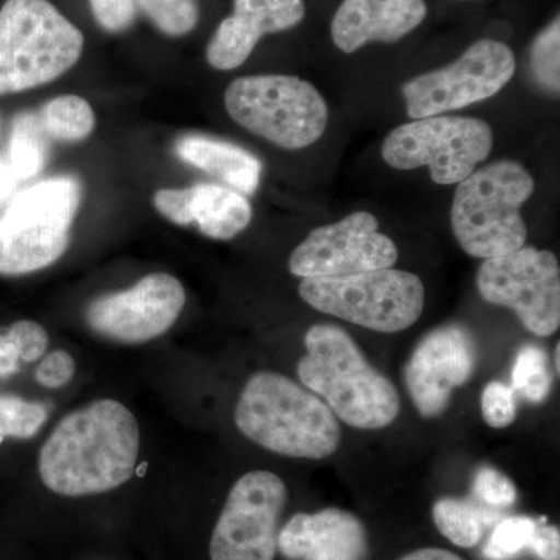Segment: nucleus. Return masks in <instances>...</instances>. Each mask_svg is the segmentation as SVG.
Wrapping results in <instances>:
<instances>
[{"label":"nucleus","mask_w":560,"mask_h":560,"mask_svg":"<svg viewBox=\"0 0 560 560\" xmlns=\"http://www.w3.org/2000/svg\"><path fill=\"white\" fill-rule=\"evenodd\" d=\"M139 423L120 401H92L58 423L39 453V477L51 492L94 495L130 480L138 464Z\"/></svg>","instance_id":"1"},{"label":"nucleus","mask_w":560,"mask_h":560,"mask_svg":"<svg viewBox=\"0 0 560 560\" xmlns=\"http://www.w3.org/2000/svg\"><path fill=\"white\" fill-rule=\"evenodd\" d=\"M298 364L302 385L324 397L337 419L360 430L385 429L400 412V396L375 370L348 331L316 324L304 338Z\"/></svg>","instance_id":"2"},{"label":"nucleus","mask_w":560,"mask_h":560,"mask_svg":"<svg viewBox=\"0 0 560 560\" xmlns=\"http://www.w3.org/2000/svg\"><path fill=\"white\" fill-rule=\"evenodd\" d=\"M235 423L248 440L290 458H327L341 444L340 423L327 404L276 372L249 378L235 407Z\"/></svg>","instance_id":"3"},{"label":"nucleus","mask_w":560,"mask_h":560,"mask_svg":"<svg viewBox=\"0 0 560 560\" xmlns=\"http://www.w3.org/2000/svg\"><path fill=\"white\" fill-rule=\"evenodd\" d=\"M534 178L517 161H497L460 180L453 195V235L464 253L493 259L525 246L522 206L533 197Z\"/></svg>","instance_id":"4"},{"label":"nucleus","mask_w":560,"mask_h":560,"mask_svg":"<svg viewBox=\"0 0 560 560\" xmlns=\"http://www.w3.org/2000/svg\"><path fill=\"white\" fill-rule=\"evenodd\" d=\"M83 47V33L49 0H7L0 9V97L60 79Z\"/></svg>","instance_id":"5"},{"label":"nucleus","mask_w":560,"mask_h":560,"mask_svg":"<svg viewBox=\"0 0 560 560\" xmlns=\"http://www.w3.org/2000/svg\"><path fill=\"white\" fill-rule=\"evenodd\" d=\"M80 201V183L72 176L43 180L18 195L0 215V275H31L60 259Z\"/></svg>","instance_id":"6"},{"label":"nucleus","mask_w":560,"mask_h":560,"mask_svg":"<svg viewBox=\"0 0 560 560\" xmlns=\"http://www.w3.org/2000/svg\"><path fill=\"white\" fill-rule=\"evenodd\" d=\"M231 119L280 149L302 150L318 142L329 124L319 91L293 75H250L224 92Z\"/></svg>","instance_id":"7"},{"label":"nucleus","mask_w":560,"mask_h":560,"mask_svg":"<svg viewBox=\"0 0 560 560\" xmlns=\"http://www.w3.org/2000/svg\"><path fill=\"white\" fill-rule=\"evenodd\" d=\"M300 294L315 311L383 334L408 329L425 305L419 276L394 268L302 279Z\"/></svg>","instance_id":"8"},{"label":"nucleus","mask_w":560,"mask_h":560,"mask_svg":"<svg viewBox=\"0 0 560 560\" xmlns=\"http://www.w3.org/2000/svg\"><path fill=\"white\" fill-rule=\"evenodd\" d=\"M492 149L493 131L488 121L441 114L390 131L382 156L397 171L429 167L434 183L452 186L477 171Z\"/></svg>","instance_id":"9"},{"label":"nucleus","mask_w":560,"mask_h":560,"mask_svg":"<svg viewBox=\"0 0 560 560\" xmlns=\"http://www.w3.org/2000/svg\"><path fill=\"white\" fill-rule=\"evenodd\" d=\"M482 300L511 308L537 337H550L560 326V268L551 250L534 246L482 261L477 275Z\"/></svg>","instance_id":"10"},{"label":"nucleus","mask_w":560,"mask_h":560,"mask_svg":"<svg viewBox=\"0 0 560 560\" xmlns=\"http://www.w3.org/2000/svg\"><path fill=\"white\" fill-rule=\"evenodd\" d=\"M515 68L517 61L510 46L500 40H477L452 65L422 73L401 86L408 117L425 119L488 101L510 83Z\"/></svg>","instance_id":"11"},{"label":"nucleus","mask_w":560,"mask_h":560,"mask_svg":"<svg viewBox=\"0 0 560 560\" xmlns=\"http://www.w3.org/2000/svg\"><path fill=\"white\" fill-rule=\"evenodd\" d=\"M289 500L285 482L267 470L232 486L210 539L212 560H275L279 523Z\"/></svg>","instance_id":"12"},{"label":"nucleus","mask_w":560,"mask_h":560,"mask_svg":"<svg viewBox=\"0 0 560 560\" xmlns=\"http://www.w3.org/2000/svg\"><path fill=\"white\" fill-rule=\"evenodd\" d=\"M397 257L396 243L378 232V220L359 210L313 230L291 253L289 268L302 279L337 278L393 268Z\"/></svg>","instance_id":"13"},{"label":"nucleus","mask_w":560,"mask_h":560,"mask_svg":"<svg viewBox=\"0 0 560 560\" xmlns=\"http://www.w3.org/2000/svg\"><path fill=\"white\" fill-rule=\"evenodd\" d=\"M186 305L178 279L154 272L135 287L103 294L88 305L86 323L95 334L121 345H140L165 334Z\"/></svg>","instance_id":"14"},{"label":"nucleus","mask_w":560,"mask_h":560,"mask_svg":"<svg viewBox=\"0 0 560 560\" xmlns=\"http://www.w3.org/2000/svg\"><path fill=\"white\" fill-rule=\"evenodd\" d=\"M477 359V345L466 327L451 324L425 335L404 374L419 415L436 418L447 410L453 389L470 381Z\"/></svg>","instance_id":"15"},{"label":"nucleus","mask_w":560,"mask_h":560,"mask_svg":"<svg viewBox=\"0 0 560 560\" xmlns=\"http://www.w3.org/2000/svg\"><path fill=\"white\" fill-rule=\"evenodd\" d=\"M304 18V0H234V13L213 33L206 58L217 70L241 68L265 35L290 31Z\"/></svg>","instance_id":"16"},{"label":"nucleus","mask_w":560,"mask_h":560,"mask_svg":"<svg viewBox=\"0 0 560 560\" xmlns=\"http://www.w3.org/2000/svg\"><path fill=\"white\" fill-rule=\"evenodd\" d=\"M154 208L178 226H195L213 241H232L249 226L253 208L241 191L217 184H197L186 189H161Z\"/></svg>","instance_id":"17"},{"label":"nucleus","mask_w":560,"mask_h":560,"mask_svg":"<svg viewBox=\"0 0 560 560\" xmlns=\"http://www.w3.org/2000/svg\"><path fill=\"white\" fill-rule=\"evenodd\" d=\"M278 551L291 560H366L370 544L357 515L327 508L293 515L279 530Z\"/></svg>","instance_id":"18"},{"label":"nucleus","mask_w":560,"mask_h":560,"mask_svg":"<svg viewBox=\"0 0 560 560\" xmlns=\"http://www.w3.org/2000/svg\"><path fill=\"white\" fill-rule=\"evenodd\" d=\"M425 0H345L331 20L335 46L353 54L370 43H396L427 18Z\"/></svg>","instance_id":"19"},{"label":"nucleus","mask_w":560,"mask_h":560,"mask_svg":"<svg viewBox=\"0 0 560 560\" xmlns=\"http://www.w3.org/2000/svg\"><path fill=\"white\" fill-rule=\"evenodd\" d=\"M175 151L186 164L219 176L242 195H253L259 187L260 161L241 147L206 136H186L176 142Z\"/></svg>","instance_id":"20"},{"label":"nucleus","mask_w":560,"mask_h":560,"mask_svg":"<svg viewBox=\"0 0 560 560\" xmlns=\"http://www.w3.org/2000/svg\"><path fill=\"white\" fill-rule=\"evenodd\" d=\"M433 521L442 536L460 548H474L482 534L500 521V512L469 500L441 499L433 506Z\"/></svg>","instance_id":"21"},{"label":"nucleus","mask_w":560,"mask_h":560,"mask_svg":"<svg viewBox=\"0 0 560 560\" xmlns=\"http://www.w3.org/2000/svg\"><path fill=\"white\" fill-rule=\"evenodd\" d=\"M39 121L50 139L58 142H80L94 131L95 114L83 97L61 95L44 105Z\"/></svg>","instance_id":"22"},{"label":"nucleus","mask_w":560,"mask_h":560,"mask_svg":"<svg viewBox=\"0 0 560 560\" xmlns=\"http://www.w3.org/2000/svg\"><path fill=\"white\" fill-rule=\"evenodd\" d=\"M46 132L38 117L21 114L16 117L10 140V167L18 179H31L47 162Z\"/></svg>","instance_id":"23"},{"label":"nucleus","mask_w":560,"mask_h":560,"mask_svg":"<svg viewBox=\"0 0 560 560\" xmlns=\"http://www.w3.org/2000/svg\"><path fill=\"white\" fill-rule=\"evenodd\" d=\"M512 386L533 404L547 400L552 386L548 355L537 346H523L512 368Z\"/></svg>","instance_id":"24"},{"label":"nucleus","mask_w":560,"mask_h":560,"mask_svg":"<svg viewBox=\"0 0 560 560\" xmlns=\"http://www.w3.org/2000/svg\"><path fill=\"white\" fill-rule=\"evenodd\" d=\"M47 410L38 401H27L13 394H0V442L7 438L31 440L46 423Z\"/></svg>","instance_id":"25"},{"label":"nucleus","mask_w":560,"mask_h":560,"mask_svg":"<svg viewBox=\"0 0 560 560\" xmlns=\"http://www.w3.org/2000/svg\"><path fill=\"white\" fill-rule=\"evenodd\" d=\"M140 10L164 35H187L200 21L197 0H135Z\"/></svg>","instance_id":"26"},{"label":"nucleus","mask_w":560,"mask_h":560,"mask_svg":"<svg viewBox=\"0 0 560 560\" xmlns=\"http://www.w3.org/2000/svg\"><path fill=\"white\" fill-rule=\"evenodd\" d=\"M534 518L512 515L497 523L492 536L486 544L482 555L489 560H512L521 552L529 550L530 540L537 529Z\"/></svg>","instance_id":"27"},{"label":"nucleus","mask_w":560,"mask_h":560,"mask_svg":"<svg viewBox=\"0 0 560 560\" xmlns=\"http://www.w3.org/2000/svg\"><path fill=\"white\" fill-rule=\"evenodd\" d=\"M530 68L541 88L559 94L560 91V22L559 18L534 40Z\"/></svg>","instance_id":"28"},{"label":"nucleus","mask_w":560,"mask_h":560,"mask_svg":"<svg viewBox=\"0 0 560 560\" xmlns=\"http://www.w3.org/2000/svg\"><path fill=\"white\" fill-rule=\"evenodd\" d=\"M481 412L492 429H506L517 418L514 389L501 382H490L481 394Z\"/></svg>","instance_id":"29"},{"label":"nucleus","mask_w":560,"mask_h":560,"mask_svg":"<svg viewBox=\"0 0 560 560\" xmlns=\"http://www.w3.org/2000/svg\"><path fill=\"white\" fill-rule=\"evenodd\" d=\"M474 492L482 503L493 508L512 506L517 500V489H515L514 482L493 467H481L477 471Z\"/></svg>","instance_id":"30"},{"label":"nucleus","mask_w":560,"mask_h":560,"mask_svg":"<svg viewBox=\"0 0 560 560\" xmlns=\"http://www.w3.org/2000/svg\"><path fill=\"white\" fill-rule=\"evenodd\" d=\"M5 334L13 342L18 357L24 363H33V361L39 360L46 353L47 346H49V335L35 320H18Z\"/></svg>","instance_id":"31"},{"label":"nucleus","mask_w":560,"mask_h":560,"mask_svg":"<svg viewBox=\"0 0 560 560\" xmlns=\"http://www.w3.org/2000/svg\"><path fill=\"white\" fill-rule=\"evenodd\" d=\"M95 21L109 33L130 28L136 20L135 0H90Z\"/></svg>","instance_id":"32"},{"label":"nucleus","mask_w":560,"mask_h":560,"mask_svg":"<svg viewBox=\"0 0 560 560\" xmlns=\"http://www.w3.org/2000/svg\"><path fill=\"white\" fill-rule=\"evenodd\" d=\"M75 375V361L66 350L49 353L36 371V382L46 388L57 389L68 385Z\"/></svg>","instance_id":"33"},{"label":"nucleus","mask_w":560,"mask_h":560,"mask_svg":"<svg viewBox=\"0 0 560 560\" xmlns=\"http://www.w3.org/2000/svg\"><path fill=\"white\" fill-rule=\"evenodd\" d=\"M529 550L540 560H560V530L558 526L537 525Z\"/></svg>","instance_id":"34"},{"label":"nucleus","mask_w":560,"mask_h":560,"mask_svg":"<svg viewBox=\"0 0 560 560\" xmlns=\"http://www.w3.org/2000/svg\"><path fill=\"white\" fill-rule=\"evenodd\" d=\"M20 357L7 334H0V378L11 377L20 371Z\"/></svg>","instance_id":"35"},{"label":"nucleus","mask_w":560,"mask_h":560,"mask_svg":"<svg viewBox=\"0 0 560 560\" xmlns=\"http://www.w3.org/2000/svg\"><path fill=\"white\" fill-rule=\"evenodd\" d=\"M400 560H464L455 552L442 550V548H422L416 550L410 555L405 556Z\"/></svg>","instance_id":"36"},{"label":"nucleus","mask_w":560,"mask_h":560,"mask_svg":"<svg viewBox=\"0 0 560 560\" xmlns=\"http://www.w3.org/2000/svg\"><path fill=\"white\" fill-rule=\"evenodd\" d=\"M16 179V175L11 171L10 165L0 162V201L5 200L11 191H13Z\"/></svg>","instance_id":"37"},{"label":"nucleus","mask_w":560,"mask_h":560,"mask_svg":"<svg viewBox=\"0 0 560 560\" xmlns=\"http://www.w3.org/2000/svg\"><path fill=\"white\" fill-rule=\"evenodd\" d=\"M560 346H556V372L560 370Z\"/></svg>","instance_id":"38"}]
</instances>
